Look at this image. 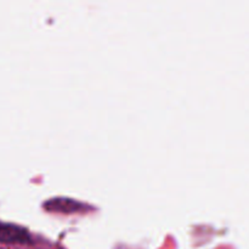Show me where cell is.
I'll use <instances>...</instances> for the list:
<instances>
[{
    "instance_id": "cell-1",
    "label": "cell",
    "mask_w": 249,
    "mask_h": 249,
    "mask_svg": "<svg viewBox=\"0 0 249 249\" xmlns=\"http://www.w3.org/2000/svg\"><path fill=\"white\" fill-rule=\"evenodd\" d=\"M28 232L21 226L14 224L0 223V242L2 243H27L29 242Z\"/></svg>"
}]
</instances>
